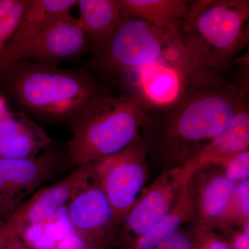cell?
I'll return each mask as SVG.
<instances>
[{"label": "cell", "mask_w": 249, "mask_h": 249, "mask_svg": "<svg viewBox=\"0 0 249 249\" xmlns=\"http://www.w3.org/2000/svg\"><path fill=\"white\" fill-rule=\"evenodd\" d=\"M91 164L76 167L60 181L44 187L24 200L6 222L9 230L18 232L23 228L40 222L49 214L67 205L76 193L91 181Z\"/></svg>", "instance_id": "obj_10"}, {"label": "cell", "mask_w": 249, "mask_h": 249, "mask_svg": "<svg viewBox=\"0 0 249 249\" xmlns=\"http://www.w3.org/2000/svg\"><path fill=\"white\" fill-rule=\"evenodd\" d=\"M249 102L236 113L226 128L197 150L181 165L183 176L189 181L197 170L221 162L239 152L249 150Z\"/></svg>", "instance_id": "obj_13"}, {"label": "cell", "mask_w": 249, "mask_h": 249, "mask_svg": "<svg viewBox=\"0 0 249 249\" xmlns=\"http://www.w3.org/2000/svg\"><path fill=\"white\" fill-rule=\"evenodd\" d=\"M92 242L82 234L73 232L59 242L55 249H89L92 247Z\"/></svg>", "instance_id": "obj_26"}, {"label": "cell", "mask_w": 249, "mask_h": 249, "mask_svg": "<svg viewBox=\"0 0 249 249\" xmlns=\"http://www.w3.org/2000/svg\"><path fill=\"white\" fill-rule=\"evenodd\" d=\"M91 52L96 66L110 76H123L160 60L190 54L180 39L168 31L130 17L123 18L110 39Z\"/></svg>", "instance_id": "obj_6"}, {"label": "cell", "mask_w": 249, "mask_h": 249, "mask_svg": "<svg viewBox=\"0 0 249 249\" xmlns=\"http://www.w3.org/2000/svg\"><path fill=\"white\" fill-rule=\"evenodd\" d=\"M181 167L160 175L142 193L125 217L126 227L134 235H145L170 212L187 182Z\"/></svg>", "instance_id": "obj_11"}, {"label": "cell", "mask_w": 249, "mask_h": 249, "mask_svg": "<svg viewBox=\"0 0 249 249\" xmlns=\"http://www.w3.org/2000/svg\"><path fill=\"white\" fill-rule=\"evenodd\" d=\"M156 249H193L191 241L183 232L178 231L161 241L155 247Z\"/></svg>", "instance_id": "obj_25"}, {"label": "cell", "mask_w": 249, "mask_h": 249, "mask_svg": "<svg viewBox=\"0 0 249 249\" xmlns=\"http://www.w3.org/2000/svg\"><path fill=\"white\" fill-rule=\"evenodd\" d=\"M118 3L124 17L142 19L180 39L190 1L118 0Z\"/></svg>", "instance_id": "obj_16"}, {"label": "cell", "mask_w": 249, "mask_h": 249, "mask_svg": "<svg viewBox=\"0 0 249 249\" xmlns=\"http://www.w3.org/2000/svg\"><path fill=\"white\" fill-rule=\"evenodd\" d=\"M249 180L240 181L236 186L235 196L229 217H239L249 222Z\"/></svg>", "instance_id": "obj_24"}, {"label": "cell", "mask_w": 249, "mask_h": 249, "mask_svg": "<svg viewBox=\"0 0 249 249\" xmlns=\"http://www.w3.org/2000/svg\"><path fill=\"white\" fill-rule=\"evenodd\" d=\"M90 51L89 38L79 19L69 14L53 21L19 60L59 66L60 62L75 60Z\"/></svg>", "instance_id": "obj_9"}, {"label": "cell", "mask_w": 249, "mask_h": 249, "mask_svg": "<svg viewBox=\"0 0 249 249\" xmlns=\"http://www.w3.org/2000/svg\"><path fill=\"white\" fill-rule=\"evenodd\" d=\"M204 249H231L230 247L222 242L217 240H213L210 241L209 243L205 247Z\"/></svg>", "instance_id": "obj_30"}, {"label": "cell", "mask_w": 249, "mask_h": 249, "mask_svg": "<svg viewBox=\"0 0 249 249\" xmlns=\"http://www.w3.org/2000/svg\"><path fill=\"white\" fill-rule=\"evenodd\" d=\"M16 233L29 249H55L58 245L46 235L42 222L30 224Z\"/></svg>", "instance_id": "obj_21"}, {"label": "cell", "mask_w": 249, "mask_h": 249, "mask_svg": "<svg viewBox=\"0 0 249 249\" xmlns=\"http://www.w3.org/2000/svg\"><path fill=\"white\" fill-rule=\"evenodd\" d=\"M65 160L66 155L52 147L29 160L0 159V217L7 222L24 198L57 175Z\"/></svg>", "instance_id": "obj_8"}, {"label": "cell", "mask_w": 249, "mask_h": 249, "mask_svg": "<svg viewBox=\"0 0 249 249\" xmlns=\"http://www.w3.org/2000/svg\"><path fill=\"white\" fill-rule=\"evenodd\" d=\"M30 0H18L11 12L0 19V52L18 29Z\"/></svg>", "instance_id": "obj_22"}, {"label": "cell", "mask_w": 249, "mask_h": 249, "mask_svg": "<svg viewBox=\"0 0 249 249\" xmlns=\"http://www.w3.org/2000/svg\"><path fill=\"white\" fill-rule=\"evenodd\" d=\"M121 76L127 92L147 111L169 109L201 88L222 79L219 73L201 66L190 54L160 60Z\"/></svg>", "instance_id": "obj_5"}, {"label": "cell", "mask_w": 249, "mask_h": 249, "mask_svg": "<svg viewBox=\"0 0 249 249\" xmlns=\"http://www.w3.org/2000/svg\"><path fill=\"white\" fill-rule=\"evenodd\" d=\"M82 27L89 38L91 52L103 47L119 27L123 16L118 0H79Z\"/></svg>", "instance_id": "obj_17"}, {"label": "cell", "mask_w": 249, "mask_h": 249, "mask_svg": "<svg viewBox=\"0 0 249 249\" xmlns=\"http://www.w3.org/2000/svg\"><path fill=\"white\" fill-rule=\"evenodd\" d=\"M249 222L246 223L242 232L237 234L234 240L235 249H249Z\"/></svg>", "instance_id": "obj_28"}, {"label": "cell", "mask_w": 249, "mask_h": 249, "mask_svg": "<svg viewBox=\"0 0 249 249\" xmlns=\"http://www.w3.org/2000/svg\"><path fill=\"white\" fill-rule=\"evenodd\" d=\"M75 232L93 241L114 223V214L106 195L97 184L87 185L67 204Z\"/></svg>", "instance_id": "obj_15"}, {"label": "cell", "mask_w": 249, "mask_h": 249, "mask_svg": "<svg viewBox=\"0 0 249 249\" xmlns=\"http://www.w3.org/2000/svg\"><path fill=\"white\" fill-rule=\"evenodd\" d=\"M225 170L226 178L234 181L248 179L249 177V150L239 152L219 163Z\"/></svg>", "instance_id": "obj_23"}, {"label": "cell", "mask_w": 249, "mask_h": 249, "mask_svg": "<svg viewBox=\"0 0 249 249\" xmlns=\"http://www.w3.org/2000/svg\"><path fill=\"white\" fill-rule=\"evenodd\" d=\"M147 119L148 112L131 93L100 95L71 129L67 162L76 168L122 151L138 138Z\"/></svg>", "instance_id": "obj_3"}, {"label": "cell", "mask_w": 249, "mask_h": 249, "mask_svg": "<svg viewBox=\"0 0 249 249\" xmlns=\"http://www.w3.org/2000/svg\"><path fill=\"white\" fill-rule=\"evenodd\" d=\"M180 40L199 65L220 74L249 45V0L190 1Z\"/></svg>", "instance_id": "obj_4"}, {"label": "cell", "mask_w": 249, "mask_h": 249, "mask_svg": "<svg viewBox=\"0 0 249 249\" xmlns=\"http://www.w3.org/2000/svg\"><path fill=\"white\" fill-rule=\"evenodd\" d=\"M17 1L18 0H0V19H2L11 12Z\"/></svg>", "instance_id": "obj_29"}, {"label": "cell", "mask_w": 249, "mask_h": 249, "mask_svg": "<svg viewBox=\"0 0 249 249\" xmlns=\"http://www.w3.org/2000/svg\"><path fill=\"white\" fill-rule=\"evenodd\" d=\"M41 222L46 235L57 244L75 232L69 218L67 205L49 214Z\"/></svg>", "instance_id": "obj_20"}, {"label": "cell", "mask_w": 249, "mask_h": 249, "mask_svg": "<svg viewBox=\"0 0 249 249\" xmlns=\"http://www.w3.org/2000/svg\"><path fill=\"white\" fill-rule=\"evenodd\" d=\"M236 186L235 182L224 175H217L210 178L199 195V211L202 219L212 222L228 219Z\"/></svg>", "instance_id": "obj_19"}, {"label": "cell", "mask_w": 249, "mask_h": 249, "mask_svg": "<svg viewBox=\"0 0 249 249\" xmlns=\"http://www.w3.org/2000/svg\"><path fill=\"white\" fill-rule=\"evenodd\" d=\"M7 226V225H6ZM0 249H29L16 232L8 229V233Z\"/></svg>", "instance_id": "obj_27"}, {"label": "cell", "mask_w": 249, "mask_h": 249, "mask_svg": "<svg viewBox=\"0 0 249 249\" xmlns=\"http://www.w3.org/2000/svg\"><path fill=\"white\" fill-rule=\"evenodd\" d=\"M52 145L45 129L22 113L11 111L0 119V159L29 160Z\"/></svg>", "instance_id": "obj_14"}, {"label": "cell", "mask_w": 249, "mask_h": 249, "mask_svg": "<svg viewBox=\"0 0 249 249\" xmlns=\"http://www.w3.org/2000/svg\"><path fill=\"white\" fill-rule=\"evenodd\" d=\"M89 249H93V247H91V248H89Z\"/></svg>", "instance_id": "obj_33"}, {"label": "cell", "mask_w": 249, "mask_h": 249, "mask_svg": "<svg viewBox=\"0 0 249 249\" xmlns=\"http://www.w3.org/2000/svg\"><path fill=\"white\" fill-rule=\"evenodd\" d=\"M10 112H11V111L9 110V107H8L6 98L0 94V119L4 118Z\"/></svg>", "instance_id": "obj_32"}, {"label": "cell", "mask_w": 249, "mask_h": 249, "mask_svg": "<svg viewBox=\"0 0 249 249\" xmlns=\"http://www.w3.org/2000/svg\"><path fill=\"white\" fill-rule=\"evenodd\" d=\"M191 179L181 188L173 207L153 229L139 237L133 249H152L173 232L178 231L183 223L191 219L195 204Z\"/></svg>", "instance_id": "obj_18"}, {"label": "cell", "mask_w": 249, "mask_h": 249, "mask_svg": "<svg viewBox=\"0 0 249 249\" xmlns=\"http://www.w3.org/2000/svg\"><path fill=\"white\" fill-rule=\"evenodd\" d=\"M0 86L18 109L36 122L73 128L90 102L107 93L84 70L40 65L29 60L0 71Z\"/></svg>", "instance_id": "obj_1"}, {"label": "cell", "mask_w": 249, "mask_h": 249, "mask_svg": "<svg viewBox=\"0 0 249 249\" xmlns=\"http://www.w3.org/2000/svg\"><path fill=\"white\" fill-rule=\"evenodd\" d=\"M6 221L3 218L0 217V249L4 243L5 239L8 233L7 226Z\"/></svg>", "instance_id": "obj_31"}, {"label": "cell", "mask_w": 249, "mask_h": 249, "mask_svg": "<svg viewBox=\"0 0 249 249\" xmlns=\"http://www.w3.org/2000/svg\"><path fill=\"white\" fill-rule=\"evenodd\" d=\"M249 97L248 76L232 83L222 78L174 107L147 111L144 125L155 126L163 153L184 162L226 128Z\"/></svg>", "instance_id": "obj_2"}, {"label": "cell", "mask_w": 249, "mask_h": 249, "mask_svg": "<svg viewBox=\"0 0 249 249\" xmlns=\"http://www.w3.org/2000/svg\"><path fill=\"white\" fill-rule=\"evenodd\" d=\"M146 147L139 137L122 151L91 163V179L106 195L117 224L133 207L147 176Z\"/></svg>", "instance_id": "obj_7"}, {"label": "cell", "mask_w": 249, "mask_h": 249, "mask_svg": "<svg viewBox=\"0 0 249 249\" xmlns=\"http://www.w3.org/2000/svg\"><path fill=\"white\" fill-rule=\"evenodd\" d=\"M78 0H30L12 37L0 52V71L19 61L23 53L58 18L71 14Z\"/></svg>", "instance_id": "obj_12"}]
</instances>
